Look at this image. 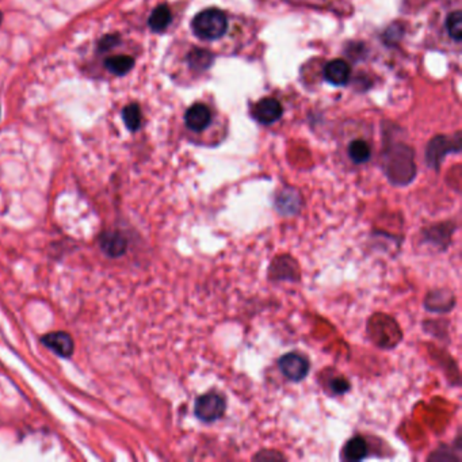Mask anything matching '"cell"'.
Masks as SVG:
<instances>
[{"label":"cell","instance_id":"obj_20","mask_svg":"<svg viewBox=\"0 0 462 462\" xmlns=\"http://www.w3.org/2000/svg\"><path fill=\"white\" fill-rule=\"evenodd\" d=\"M1 21H3V14L0 12V25H1Z\"/></svg>","mask_w":462,"mask_h":462},{"label":"cell","instance_id":"obj_8","mask_svg":"<svg viewBox=\"0 0 462 462\" xmlns=\"http://www.w3.org/2000/svg\"><path fill=\"white\" fill-rule=\"evenodd\" d=\"M42 343L60 356H71L75 350L73 339L67 332H50L42 338Z\"/></svg>","mask_w":462,"mask_h":462},{"label":"cell","instance_id":"obj_5","mask_svg":"<svg viewBox=\"0 0 462 462\" xmlns=\"http://www.w3.org/2000/svg\"><path fill=\"white\" fill-rule=\"evenodd\" d=\"M276 211L284 217H293L302 209V197L296 189H284L277 193L274 200Z\"/></svg>","mask_w":462,"mask_h":462},{"label":"cell","instance_id":"obj_19","mask_svg":"<svg viewBox=\"0 0 462 462\" xmlns=\"http://www.w3.org/2000/svg\"><path fill=\"white\" fill-rule=\"evenodd\" d=\"M119 41H121V38H119L118 35H107V36L104 37V38L99 41V44H98V49H99L101 52H107V50L115 48V46L119 44Z\"/></svg>","mask_w":462,"mask_h":462},{"label":"cell","instance_id":"obj_3","mask_svg":"<svg viewBox=\"0 0 462 462\" xmlns=\"http://www.w3.org/2000/svg\"><path fill=\"white\" fill-rule=\"evenodd\" d=\"M227 400L220 392L211 391L197 397L194 403V415L202 423H215L225 415Z\"/></svg>","mask_w":462,"mask_h":462},{"label":"cell","instance_id":"obj_17","mask_svg":"<svg viewBox=\"0 0 462 462\" xmlns=\"http://www.w3.org/2000/svg\"><path fill=\"white\" fill-rule=\"evenodd\" d=\"M446 29L452 38L456 41H461L462 38V12L454 11L447 17L446 21Z\"/></svg>","mask_w":462,"mask_h":462},{"label":"cell","instance_id":"obj_9","mask_svg":"<svg viewBox=\"0 0 462 462\" xmlns=\"http://www.w3.org/2000/svg\"><path fill=\"white\" fill-rule=\"evenodd\" d=\"M369 456V446L363 436L356 435L350 438L342 447L340 459L343 461H362Z\"/></svg>","mask_w":462,"mask_h":462},{"label":"cell","instance_id":"obj_4","mask_svg":"<svg viewBox=\"0 0 462 462\" xmlns=\"http://www.w3.org/2000/svg\"><path fill=\"white\" fill-rule=\"evenodd\" d=\"M277 365L282 376L290 383L304 381L311 370V362L308 356L297 352L286 353L284 356H280Z\"/></svg>","mask_w":462,"mask_h":462},{"label":"cell","instance_id":"obj_18","mask_svg":"<svg viewBox=\"0 0 462 462\" xmlns=\"http://www.w3.org/2000/svg\"><path fill=\"white\" fill-rule=\"evenodd\" d=\"M327 387L329 388V391L334 396H342V394H346L347 392L352 391L350 381L345 377H340V376H335V377L329 378L328 383H327Z\"/></svg>","mask_w":462,"mask_h":462},{"label":"cell","instance_id":"obj_12","mask_svg":"<svg viewBox=\"0 0 462 462\" xmlns=\"http://www.w3.org/2000/svg\"><path fill=\"white\" fill-rule=\"evenodd\" d=\"M135 66V59L126 55H121V56H111L107 57L105 60V67L107 71L111 72L113 75L117 76H124L128 72L131 71Z\"/></svg>","mask_w":462,"mask_h":462},{"label":"cell","instance_id":"obj_7","mask_svg":"<svg viewBox=\"0 0 462 462\" xmlns=\"http://www.w3.org/2000/svg\"><path fill=\"white\" fill-rule=\"evenodd\" d=\"M186 125L193 132H202L205 131L212 121V114L208 106L202 104H195L190 107L184 115Z\"/></svg>","mask_w":462,"mask_h":462},{"label":"cell","instance_id":"obj_11","mask_svg":"<svg viewBox=\"0 0 462 462\" xmlns=\"http://www.w3.org/2000/svg\"><path fill=\"white\" fill-rule=\"evenodd\" d=\"M171 19H173V15H171L170 8L166 4H160L152 11L148 19V25L153 32L160 33V32H164L170 26Z\"/></svg>","mask_w":462,"mask_h":462},{"label":"cell","instance_id":"obj_10","mask_svg":"<svg viewBox=\"0 0 462 462\" xmlns=\"http://www.w3.org/2000/svg\"><path fill=\"white\" fill-rule=\"evenodd\" d=\"M350 75H352L350 66L340 59L329 61L324 68L325 79L335 86L347 84V81L350 80Z\"/></svg>","mask_w":462,"mask_h":462},{"label":"cell","instance_id":"obj_1","mask_svg":"<svg viewBox=\"0 0 462 462\" xmlns=\"http://www.w3.org/2000/svg\"><path fill=\"white\" fill-rule=\"evenodd\" d=\"M194 35L202 39H218L227 33L228 21L222 11L217 8H209L194 17L191 22Z\"/></svg>","mask_w":462,"mask_h":462},{"label":"cell","instance_id":"obj_13","mask_svg":"<svg viewBox=\"0 0 462 462\" xmlns=\"http://www.w3.org/2000/svg\"><path fill=\"white\" fill-rule=\"evenodd\" d=\"M122 119L126 125V128L131 132H136L142 126V108L137 104H131L124 107L122 110Z\"/></svg>","mask_w":462,"mask_h":462},{"label":"cell","instance_id":"obj_15","mask_svg":"<svg viewBox=\"0 0 462 462\" xmlns=\"http://www.w3.org/2000/svg\"><path fill=\"white\" fill-rule=\"evenodd\" d=\"M349 156L356 164H363L369 162L372 156V151L369 144L363 140H356L349 146Z\"/></svg>","mask_w":462,"mask_h":462},{"label":"cell","instance_id":"obj_2","mask_svg":"<svg viewBox=\"0 0 462 462\" xmlns=\"http://www.w3.org/2000/svg\"><path fill=\"white\" fill-rule=\"evenodd\" d=\"M385 170L393 184L405 186L411 183L416 175V169L410 149L403 146L393 152L385 163Z\"/></svg>","mask_w":462,"mask_h":462},{"label":"cell","instance_id":"obj_16","mask_svg":"<svg viewBox=\"0 0 462 462\" xmlns=\"http://www.w3.org/2000/svg\"><path fill=\"white\" fill-rule=\"evenodd\" d=\"M101 244H102V249H105L107 253L111 255V256H115V255L122 253V252L125 251V247H126L125 240H124L121 236H118L117 233H108V235H105V236L102 238Z\"/></svg>","mask_w":462,"mask_h":462},{"label":"cell","instance_id":"obj_6","mask_svg":"<svg viewBox=\"0 0 462 462\" xmlns=\"http://www.w3.org/2000/svg\"><path fill=\"white\" fill-rule=\"evenodd\" d=\"M253 117L260 124H274L282 117V106L274 98H264L253 107Z\"/></svg>","mask_w":462,"mask_h":462},{"label":"cell","instance_id":"obj_14","mask_svg":"<svg viewBox=\"0 0 462 462\" xmlns=\"http://www.w3.org/2000/svg\"><path fill=\"white\" fill-rule=\"evenodd\" d=\"M187 61L194 70H206L213 61V56L211 52L205 49H193L187 55Z\"/></svg>","mask_w":462,"mask_h":462}]
</instances>
